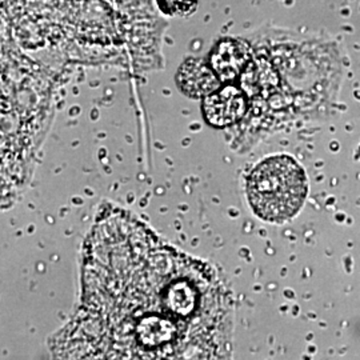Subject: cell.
<instances>
[{
	"label": "cell",
	"mask_w": 360,
	"mask_h": 360,
	"mask_svg": "<svg viewBox=\"0 0 360 360\" xmlns=\"http://www.w3.org/2000/svg\"><path fill=\"white\" fill-rule=\"evenodd\" d=\"M250 58L251 53L245 43L223 40L212 51L211 67L220 82H231L245 71Z\"/></svg>",
	"instance_id": "obj_5"
},
{
	"label": "cell",
	"mask_w": 360,
	"mask_h": 360,
	"mask_svg": "<svg viewBox=\"0 0 360 360\" xmlns=\"http://www.w3.org/2000/svg\"><path fill=\"white\" fill-rule=\"evenodd\" d=\"M230 328L231 300L214 269L108 207L84 243L80 306L51 349L60 359H218Z\"/></svg>",
	"instance_id": "obj_1"
},
{
	"label": "cell",
	"mask_w": 360,
	"mask_h": 360,
	"mask_svg": "<svg viewBox=\"0 0 360 360\" xmlns=\"http://www.w3.org/2000/svg\"><path fill=\"white\" fill-rule=\"evenodd\" d=\"M176 82L180 90L190 98H206L220 86L215 71L199 59H188L180 65Z\"/></svg>",
	"instance_id": "obj_4"
},
{
	"label": "cell",
	"mask_w": 360,
	"mask_h": 360,
	"mask_svg": "<svg viewBox=\"0 0 360 360\" xmlns=\"http://www.w3.org/2000/svg\"><path fill=\"white\" fill-rule=\"evenodd\" d=\"M309 193L304 169L285 155L260 162L247 179L248 202L259 218L282 223L294 218Z\"/></svg>",
	"instance_id": "obj_2"
},
{
	"label": "cell",
	"mask_w": 360,
	"mask_h": 360,
	"mask_svg": "<svg viewBox=\"0 0 360 360\" xmlns=\"http://www.w3.org/2000/svg\"><path fill=\"white\" fill-rule=\"evenodd\" d=\"M245 107L247 103L242 91L229 86L205 98L203 115L208 124L223 129L245 115Z\"/></svg>",
	"instance_id": "obj_3"
},
{
	"label": "cell",
	"mask_w": 360,
	"mask_h": 360,
	"mask_svg": "<svg viewBox=\"0 0 360 360\" xmlns=\"http://www.w3.org/2000/svg\"><path fill=\"white\" fill-rule=\"evenodd\" d=\"M242 83L248 94L260 95L274 89L276 79L270 65L264 62H254L245 67Z\"/></svg>",
	"instance_id": "obj_6"
},
{
	"label": "cell",
	"mask_w": 360,
	"mask_h": 360,
	"mask_svg": "<svg viewBox=\"0 0 360 360\" xmlns=\"http://www.w3.org/2000/svg\"><path fill=\"white\" fill-rule=\"evenodd\" d=\"M162 8L169 13H186L193 8L196 0H159Z\"/></svg>",
	"instance_id": "obj_7"
}]
</instances>
